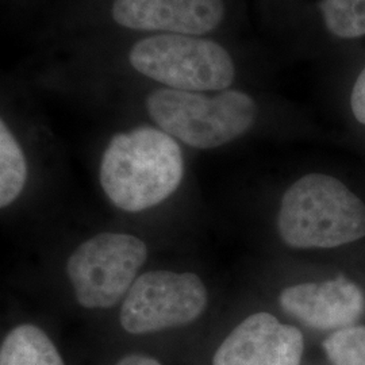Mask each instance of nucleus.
<instances>
[{
    "label": "nucleus",
    "mask_w": 365,
    "mask_h": 365,
    "mask_svg": "<svg viewBox=\"0 0 365 365\" xmlns=\"http://www.w3.org/2000/svg\"><path fill=\"white\" fill-rule=\"evenodd\" d=\"M279 302L286 313L318 330L351 327L364 312L365 304L361 289L344 276L284 288Z\"/></svg>",
    "instance_id": "1a4fd4ad"
},
{
    "label": "nucleus",
    "mask_w": 365,
    "mask_h": 365,
    "mask_svg": "<svg viewBox=\"0 0 365 365\" xmlns=\"http://www.w3.org/2000/svg\"><path fill=\"white\" fill-rule=\"evenodd\" d=\"M277 227L292 248H337L365 237V205L336 178L310 173L286 191Z\"/></svg>",
    "instance_id": "f03ea898"
},
{
    "label": "nucleus",
    "mask_w": 365,
    "mask_h": 365,
    "mask_svg": "<svg viewBox=\"0 0 365 365\" xmlns=\"http://www.w3.org/2000/svg\"><path fill=\"white\" fill-rule=\"evenodd\" d=\"M126 61L135 73L170 90L223 91L235 80L232 54L209 37L143 36L131 43Z\"/></svg>",
    "instance_id": "20e7f679"
},
{
    "label": "nucleus",
    "mask_w": 365,
    "mask_h": 365,
    "mask_svg": "<svg viewBox=\"0 0 365 365\" xmlns=\"http://www.w3.org/2000/svg\"><path fill=\"white\" fill-rule=\"evenodd\" d=\"M184 175L182 148L168 133L140 126L115 134L101 160L99 180L118 209L138 212L168 199Z\"/></svg>",
    "instance_id": "f257e3e1"
},
{
    "label": "nucleus",
    "mask_w": 365,
    "mask_h": 365,
    "mask_svg": "<svg viewBox=\"0 0 365 365\" xmlns=\"http://www.w3.org/2000/svg\"><path fill=\"white\" fill-rule=\"evenodd\" d=\"M110 18L120 29L148 34L207 37L226 18L225 0H113Z\"/></svg>",
    "instance_id": "0eeeda50"
},
{
    "label": "nucleus",
    "mask_w": 365,
    "mask_h": 365,
    "mask_svg": "<svg viewBox=\"0 0 365 365\" xmlns=\"http://www.w3.org/2000/svg\"><path fill=\"white\" fill-rule=\"evenodd\" d=\"M145 107L158 129L195 149H215L244 135L257 117V106L247 92L180 91L158 87Z\"/></svg>",
    "instance_id": "7ed1b4c3"
},
{
    "label": "nucleus",
    "mask_w": 365,
    "mask_h": 365,
    "mask_svg": "<svg viewBox=\"0 0 365 365\" xmlns=\"http://www.w3.org/2000/svg\"><path fill=\"white\" fill-rule=\"evenodd\" d=\"M0 365H64V361L43 330L21 325L3 341Z\"/></svg>",
    "instance_id": "9d476101"
},
{
    "label": "nucleus",
    "mask_w": 365,
    "mask_h": 365,
    "mask_svg": "<svg viewBox=\"0 0 365 365\" xmlns=\"http://www.w3.org/2000/svg\"><path fill=\"white\" fill-rule=\"evenodd\" d=\"M351 106L354 118L365 125V68L353 86Z\"/></svg>",
    "instance_id": "4468645a"
},
{
    "label": "nucleus",
    "mask_w": 365,
    "mask_h": 365,
    "mask_svg": "<svg viewBox=\"0 0 365 365\" xmlns=\"http://www.w3.org/2000/svg\"><path fill=\"white\" fill-rule=\"evenodd\" d=\"M207 302V288L195 274L150 271L135 279L119 319L131 334L155 333L194 322Z\"/></svg>",
    "instance_id": "423d86ee"
},
{
    "label": "nucleus",
    "mask_w": 365,
    "mask_h": 365,
    "mask_svg": "<svg viewBox=\"0 0 365 365\" xmlns=\"http://www.w3.org/2000/svg\"><path fill=\"white\" fill-rule=\"evenodd\" d=\"M303 348L299 329L272 314H252L222 342L212 365H300Z\"/></svg>",
    "instance_id": "6e6552de"
},
{
    "label": "nucleus",
    "mask_w": 365,
    "mask_h": 365,
    "mask_svg": "<svg viewBox=\"0 0 365 365\" xmlns=\"http://www.w3.org/2000/svg\"><path fill=\"white\" fill-rule=\"evenodd\" d=\"M27 180L24 149L7 122H0V206L7 207L21 195Z\"/></svg>",
    "instance_id": "9b49d317"
},
{
    "label": "nucleus",
    "mask_w": 365,
    "mask_h": 365,
    "mask_svg": "<svg viewBox=\"0 0 365 365\" xmlns=\"http://www.w3.org/2000/svg\"><path fill=\"white\" fill-rule=\"evenodd\" d=\"M324 349L333 365H365V327L339 329L324 341Z\"/></svg>",
    "instance_id": "ddd939ff"
},
{
    "label": "nucleus",
    "mask_w": 365,
    "mask_h": 365,
    "mask_svg": "<svg viewBox=\"0 0 365 365\" xmlns=\"http://www.w3.org/2000/svg\"><path fill=\"white\" fill-rule=\"evenodd\" d=\"M148 259L138 237L101 233L83 242L66 262V274L78 304L86 309H110L128 295Z\"/></svg>",
    "instance_id": "39448f33"
},
{
    "label": "nucleus",
    "mask_w": 365,
    "mask_h": 365,
    "mask_svg": "<svg viewBox=\"0 0 365 365\" xmlns=\"http://www.w3.org/2000/svg\"><path fill=\"white\" fill-rule=\"evenodd\" d=\"M117 365H161L156 359L145 354H129L118 361Z\"/></svg>",
    "instance_id": "2eb2a0df"
},
{
    "label": "nucleus",
    "mask_w": 365,
    "mask_h": 365,
    "mask_svg": "<svg viewBox=\"0 0 365 365\" xmlns=\"http://www.w3.org/2000/svg\"><path fill=\"white\" fill-rule=\"evenodd\" d=\"M319 9L331 34L348 39L365 36V0H322Z\"/></svg>",
    "instance_id": "f8f14e48"
}]
</instances>
